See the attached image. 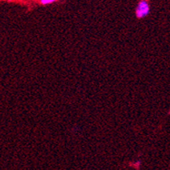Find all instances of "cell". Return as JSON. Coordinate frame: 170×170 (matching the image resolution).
I'll use <instances>...</instances> for the list:
<instances>
[{
    "instance_id": "cell-4",
    "label": "cell",
    "mask_w": 170,
    "mask_h": 170,
    "mask_svg": "<svg viewBox=\"0 0 170 170\" xmlns=\"http://www.w3.org/2000/svg\"><path fill=\"white\" fill-rule=\"evenodd\" d=\"M10 2H15V1H16V0H9Z\"/></svg>"
},
{
    "instance_id": "cell-5",
    "label": "cell",
    "mask_w": 170,
    "mask_h": 170,
    "mask_svg": "<svg viewBox=\"0 0 170 170\" xmlns=\"http://www.w3.org/2000/svg\"><path fill=\"white\" fill-rule=\"evenodd\" d=\"M0 1H3V0H0Z\"/></svg>"
},
{
    "instance_id": "cell-3",
    "label": "cell",
    "mask_w": 170,
    "mask_h": 170,
    "mask_svg": "<svg viewBox=\"0 0 170 170\" xmlns=\"http://www.w3.org/2000/svg\"><path fill=\"white\" fill-rule=\"evenodd\" d=\"M131 166H132V168H134L139 169V168H140V166H141V162H140L139 160H137V161L134 162V163L131 164Z\"/></svg>"
},
{
    "instance_id": "cell-1",
    "label": "cell",
    "mask_w": 170,
    "mask_h": 170,
    "mask_svg": "<svg viewBox=\"0 0 170 170\" xmlns=\"http://www.w3.org/2000/svg\"><path fill=\"white\" fill-rule=\"evenodd\" d=\"M151 8L147 0H140L135 8V15L138 19H144L149 15Z\"/></svg>"
},
{
    "instance_id": "cell-2",
    "label": "cell",
    "mask_w": 170,
    "mask_h": 170,
    "mask_svg": "<svg viewBox=\"0 0 170 170\" xmlns=\"http://www.w3.org/2000/svg\"><path fill=\"white\" fill-rule=\"evenodd\" d=\"M57 0H39V3L42 5H49V4H54Z\"/></svg>"
}]
</instances>
